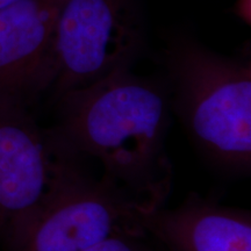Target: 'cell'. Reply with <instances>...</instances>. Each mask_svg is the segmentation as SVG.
<instances>
[{
  "instance_id": "5",
  "label": "cell",
  "mask_w": 251,
  "mask_h": 251,
  "mask_svg": "<svg viewBox=\"0 0 251 251\" xmlns=\"http://www.w3.org/2000/svg\"><path fill=\"white\" fill-rule=\"evenodd\" d=\"M139 43V26L126 0H63L51 45L56 96L130 67Z\"/></svg>"
},
{
  "instance_id": "2",
  "label": "cell",
  "mask_w": 251,
  "mask_h": 251,
  "mask_svg": "<svg viewBox=\"0 0 251 251\" xmlns=\"http://www.w3.org/2000/svg\"><path fill=\"white\" fill-rule=\"evenodd\" d=\"M171 107L194 146L234 175L251 170V63L193 42L168 54Z\"/></svg>"
},
{
  "instance_id": "1",
  "label": "cell",
  "mask_w": 251,
  "mask_h": 251,
  "mask_svg": "<svg viewBox=\"0 0 251 251\" xmlns=\"http://www.w3.org/2000/svg\"><path fill=\"white\" fill-rule=\"evenodd\" d=\"M58 99L61 114L52 129L65 148L98 162L103 179L143 212L165 206L174 183L168 94L121 67Z\"/></svg>"
},
{
  "instance_id": "4",
  "label": "cell",
  "mask_w": 251,
  "mask_h": 251,
  "mask_svg": "<svg viewBox=\"0 0 251 251\" xmlns=\"http://www.w3.org/2000/svg\"><path fill=\"white\" fill-rule=\"evenodd\" d=\"M80 161L26 106L0 103V236L6 244Z\"/></svg>"
},
{
  "instance_id": "3",
  "label": "cell",
  "mask_w": 251,
  "mask_h": 251,
  "mask_svg": "<svg viewBox=\"0 0 251 251\" xmlns=\"http://www.w3.org/2000/svg\"><path fill=\"white\" fill-rule=\"evenodd\" d=\"M141 212L80 161L6 246L9 251H84L115 235L143 238L137 222Z\"/></svg>"
},
{
  "instance_id": "9",
  "label": "cell",
  "mask_w": 251,
  "mask_h": 251,
  "mask_svg": "<svg viewBox=\"0 0 251 251\" xmlns=\"http://www.w3.org/2000/svg\"><path fill=\"white\" fill-rule=\"evenodd\" d=\"M15 1H17V0H0V9L7 7V6L13 4Z\"/></svg>"
},
{
  "instance_id": "8",
  "label": "cell",
  "mask_w": 251,
  "mask_h": 251,
  "mask_svg": "<svg viewBox=\"0 0 251 251\" xmlns=\"http://www.w3.org/2000/svg\"><path fill=\"white\" fill-rule=\"evenodd\" d=\"M140 237L115 235L94 244L84 251H143L139 244Z\"/></svg>"
},
{
  "instance_id": "7",
  "label": "cell",
  "mask_w": 251,
  "mask_h": 251,
  "mask_svg": "<svg viewBox=\"0 0 251 251\" xmlns=\"http://www.w3.org/2000/svg\"><path fill=\"white\" fill-rule=\"evenodd\" d=\"M146 236L168 251H251V213L190 193L175 208L141 212Z\"/></svg>"
},
{
  "instance_id": "6",
  "label": "cell",
  "mask_w": 251,
  "mask_h": 251,
  "mask_svg": "<svg viewBox=\"0 0 251 251\" xmlns=\"http://www.w3.org/2000/svg\"><path fill=\"white\" fill-rule=\"evenodd\" d=\"M63 0H17L0 9V103L29 107L51 87V45Z\"/></svg>"
}]
</instances>
